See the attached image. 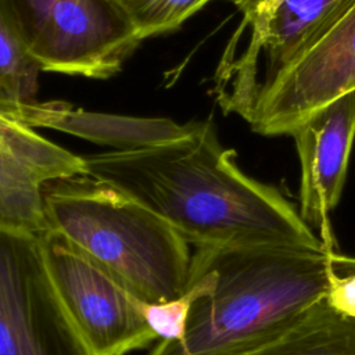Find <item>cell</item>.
Segmentation results:
<instances>
[{"label": "cell", "mask_w": 355, "mask_h": 355, "mask_svg": "<svg viewBox=\"0 0 355 355\" xmlns=\"http://www.w3.org/2000/svg\"><path fill=\"white\" fill-rule=\"evenodd\" d=\"M83 159L89 176L155 212L196 248L333 244L316 236L277 187L240 169L211 119L172 143Z\"/></svg>", "instance_id": "1"}, {"label": "cell", "mask_w": 355, "mask_h": 355, "mask_svg": "<svg viewBox=\"0 0 355 355\" xmlns=\"http://www.w3.org/2000/svg\"><path fill=\"white\" fill-rule=\"evenodd\" d=\"M241 18L214 73L226 112L250 119L276 78L354 6L355 0H232Z\"/></svg>", "instance_id": "4"}, {"label": "cell", "mask_w": 355, "mask_h": 355, "mask_svg": "<svg viewBox=\"0 0 355 355\" xmlns=\"http://www.w3.org/2000/svg\"><path fill=\"white\" fill-rule=\"evenodd\" d=\"M326 300L338 312L355 320V258L336 251Z\"/></svg>", "instance_id": "17"}, {"label": "cell", "mask_w": 355, "mask_h": 355, "mask_svg": "<svg viewBox=\"0 0 355 355\" xmlns=\"http://www.w3.org/2000/svg\"><path fill=\"white\" fill-rule=\"evenodd\" d=\"M42 193L49 229L107 266L141 301L184 293L190 244L155 212L89 175L47 182Z\"/></svg>", "instance_id": "3"}, {"label": "cell", "mask_w": 355, "mask_h": 355, "mask_svg": "<svg viewBox=\"0 0 355 355\" xmlns=\"http://www.w3.org/2000/svg\"><path fill=\"white\" fill-rule=\"evenodd\" d=\"M40 71L12 26L0 18V108L36 101Z\"/></svg>", "instance_id": "14"}, {"label": "cell", "mask_w": 355, "mask_h": 355, "mask_svg": "<svg viewBox=\"0 0 355 355\" xmlns=\"http://www.w3.org/2000/svg\"><path fill=\"white\" fill-rule=\"evenodd\" d=\"M0 154L12 159L42 186L57 179L87 175L83 155L44 139L33 128L0 115Z\"/></svg>", "instance_id": "12"}, {"label": "cell", "mask_w": 355, "mask_h": 355, "mask_svg": "<svg viewBox=\"0 0 355 355\" xmlns=\"http://www.w3.org/2000/svg\"><path fill=\"white\" fill-rule=\"evenodd\" d=\"M42 71L108 79L143 40L112 0H0Z\"/></svg>", "instance_id": "5"}, {"label": "cell", "mask_w": 355, "mask_h": 355, "mask_svg": "<svg viewBox=\"0 0 355 355\" xmlns=\"http://www.w3.org/2000/svg\"><path fill=\"white\" fill-rule=\"evenodd\" d=\"M355 89V6L288 65L247 123L263 136L291 135L313 112Z\"/></svg>", "instance_id": "8"}, {"label": "cell", "mask_w": 355, "mask_h": 355, "mask_svg": "<svg viewBox=\"0 0 355 355\" xmlns=\"http://www.w3.org/2000/svg\"><path fill=\"white\" fill-rule=\"evenodd\" d=\"M333 244L196 248L215 287L191 306L184 336L148 355H244L279 337L326 298Z\"/></svg>", "instance_id": "2"}, {"label": "cell", "mask_w": 355, "mask_h": 355, "mask_svg": "<svg viewBox=\"0 0 355 355\" xmlns=\"http://www.w3.org/2000/svg\"><path fill=\"white\" fill-rule=\"evenodd\" d=\"M0 355H90L50 282L36 234L0 232Z\"/></svg>", "instance_id": "7"}, {"label": "cell", "mask_w": 355, "mask_h": 355, "mask_svg": "<svg viewBox=\"0 0 355 355\" xmlns=\"http://www.w3.org/2000/svg\"><path fill=\"white\" fill-rule=\"evenodd\" d=\"M144 40L178 29L186 19L212 0H112Z\"/></svg>", "instance_id": "16"}, {"label": "cell", "mask_w": 355, "mask_h": 355, "mask_svg": "<svg viewBox=\"0 0 355 355\" xmlns=\"http://www.w3.org/2000/svg\"><path fill=\"white\" fill-rule=\"evenodd\" d=\"M0 115L31 128L55 129L119 151L172 143L190 136L198 122L178 123L169 118H143L76 108L65 101L28 103L1 107Z\"/></svg>", "instance_id": "10"}, {"label": "cell", "mask_w": 355, "mask_h": 355, "mask_svg": "<svg viewBox=\"0 0 355 355\" xmlns=\"http://www.w3.org/2000/svg\"><path fill=\"white\" fill-rule=\"evenodd\" d=\"M215 287V273L201 261L191 257L190 279L184 293L173 300L144 304V313L150 327L162 341H176L184 336L187 319L194 301Z\"/></svg>", "instance_id": "15"}, {"label": "cell", "mask_w": 355, "mask_h": 355, "mask_svg": "<svg viewBox=\"0 0 355 355\" xmlns=\"http://www.w3.org/2000/svg\"><path fill=\"white\" fill-rule=\"evenodd\" d=\"M42 187L0 154V232L39 234L49 229Z\"/></svg>", "instance_id": "13"}, {"label": "cell", "mask_w": 355, "mask_h": 355, "mask_svg": "<svg viewBox=\"0 0 355 355\" xmlns=\"http://www.w3.org/2000/svg\"><path fill=\"white\" fill-rule=\"evenodd\" d=\"M36 236L50 282L90 355H128L158 338L146 302L121 277L57 230Z\"/></svg>", "instance_id": "6"}, {"label": "cell", "mask_w": 355, "mask_h": 355, "mask_svg": "<svg viewBox=\"0 0 355 355\" xmlns=\"http://www.w3.org/2000/svg\"><path fill=\"white\" fill-rule=\"evenodd\" d=\"M290 136L301 166L300 214L331 241L329 214L340 201L355 139V89L313 112Z\"/></svg>", "instance_id": "9"}, {"label": "cell", "mask_w": 355, "mask_h": 355, "mask_svg": "<svg viewBox=\"0 0 355 355\" xmlns=\"http://www.w3.org/2000/svg\"><path fill=\"white\" fill-rule=\"evenodd\" d=\"M244 355H355V320L323 298L279 337Z\"/></svg>", "instance_id": "11"}]
</instances>
